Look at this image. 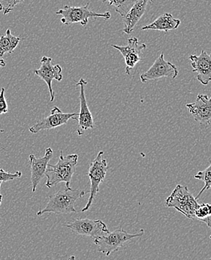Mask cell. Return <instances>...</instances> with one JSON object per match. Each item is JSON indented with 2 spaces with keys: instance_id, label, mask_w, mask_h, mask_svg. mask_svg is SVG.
<instances>
[{
  "instance_id": "cell-4",
  "label": "cell",
  "mask_w": 211,
  "mask_h": 260,
  "mask_svg": "<svg viewBox=\"0 0 211 260\" xmlns=\"http://www.w3.org/2000/svg\"><path fill=\"white\" fill-rule=\"evenodd\" d=\"M145 234V230H142L137 234H129L122 228H118L115 231L109 232L104 236L94 239V244L98 247V251L109 256L113 252L120 250L129 241L135 238L142 237Z\"/></svg>"
},
{
  "instance_id": "cell-26",
  "label": "cell",
  "mask_w": 211,
  "mask_h": 260,
  "mask_svg": "<svg viewBox=\"0 0 211 260\" xmlns=\"http://www.w3.org/2000/svg\"><path fill=\"white\" fill-rule=\"evenodd\" d=\"M6 66V62L5 59H2L0 58V69L3 68V67H5Z\"/></svg>"
},
{
  "instance_id": "cell-21",
  "label": "cell",
  "mask_w": 211,
  "mask_h": 260,
  "mask_svg": "<svg viewBox=\"0 0 211 260\" xmlns=\"http://www.w3.org/2000/svg\"><path fill=\"white\" fill-rule=\"evenodd\" d=\"M195 219L202 221L211 216V205L209 203H203L198 205V208L195 210Z\"/></svg>"
},
{
  "instance_id": "cell-5",
  "label": "cell",
  "mask_w": 211,
  "mask_h": 260,
  "mask_svg": "<svg viewBox=\"0 0 211 260\" xmlns=\"http://www.w3.org/2000/svg\"><path fill=\"white\" fill-rule=\"evenodd\" d=\"M108 172L107 160L104 158V152L99 151L96 157L90 162L87 175L90 181V197L81 211L85 212L93 204L96 194L99 192V186L104 181Z\"/></svg>"
},
{
  "instance_id": "cell-25",
  "label": "cell",
  "mask_w": 211,
  "mask_h": 260,
  "mask_svg": "<svg viewBox=\"0 0 211 260\" xmlns=\"http://www.w3.org/2000/svg\"><path fill=\"white\" fill-rule=\"evenodd\" d=\"M203 222L207 224V226H208L209 228H210L211 230V216L210 217H207V218L205 219V220H203ZM210 239H211V235L210 236Z\"/></svg>"
},
{
  "instance_id": "cell-28",
  "label": "cell",
  "mask_w": 211,
  "mask_h": 260,
  "mask_svg": "<svg viewBox=\"0 0 211 260\" xmlns=\"http://www.w3.org/2000/svg\"><path fill=\"white\" fill-rule=\"evenodd\" d=\"M75 259H76V256H70L69 259H68V260H75Z\"/></svg>"
},
{
  "instance_id": "cell-10",
  "label": "cell",
  "mask_w": 211,
  "mask_h": 260,
  "mask_svg": "<svg viewBox=\"0 0 211 260\" xmlns=\"http://www.w3.org/2000/svg\"><path fill=\"white\" fill-rule=\"evenodd\" d=\"M112 46L118 50L124 58L126 64L125 71L127 75H130L131 71L140 62L142 51L147 47L145 44L140 43L136 37L128 39V45L126 46H118L115 45H112Z\"/></svg>"
},
{
  "instance_id": "cell-12",
  "label": "cell",
  "mask_w": 211,
  "mask_h": 260,
  "mask_svg": "<svg viewBox=\"0 0 211 260\" xmlns=\"http://www.w3.org/2000/svg\"><path fill=\"white\" fill-rule=\"evenodd\" d=\"M62 67L59 65H53L52 58L43 56L41 59V67L38 70H34L33 73L41 79L43 80L48 87L51 100L53 102L55 99V93L52 88V81L56 80L61 81L62 80Z\"/></svg>"
},
{
  "instance_id": "cell-6",
  "label": "cell",
  "mask_w": 211,
  "mask_h": 260,
  "mask_svg": "<svg viewBox=\"0 0 211 260\" xmlns=\"http://www.w3.org/2000/svg\"><path fill=\"white\" fill-rule=\"evenodd\" d=\"M90 3H87L85 6L80 7H73V6H65L63 9H59L56 12L57 15H62L61 22L63 24L71 25L73 23H80L83 26H87L89 18H102L106 20H109L112 17L110 12H106L104 13H96L92 12L89 9Z\"/></svg>"
},
{
  "instance_id": "cell-19",
  "label": "cell",
  "mask_w": 211,
  "mask_h": 260,
  "mask_svg": "<svg viewBox=\"0 0 211 260\" xmlns=\"http://www.w3.org/2000/svg\"><path fill=\"white\" fill-rule=\"evenodd\" d=\"M102 3H108L109 6L115 8L116 12L120 16L124 17L132 7L137 0H101Z\"/></svg>"
},
{
  "instance_id": "cell-20",
  "label": "cell",
  "mask_w": 211,
  "mask_h": 260,
  "mask_svg": "<svg viewBox=\"0 0 211 260\" xmlns=\"http://www.w3.org/2000/svg\"><path fill=\"white\" fill-rule=\"evenodd\" d=\"M195 179L200 180V181H203L204 183V187L201 189L199 193L195 197V200H198L204 191L211 189V162H210V166L207 169L201 171V172H198L195 175Z\"/></svg>"
},
{
  "instance_id": "cell-17",
  "label": "cell",
  "mask_w": 211,
  "mask_h": 260,
  "mask_svg": "<svg viewBox=\"0 0 211 260\" xmlns=\"http://www.w3.org/2000/svg\"><path fill=\"white\" fill-rule=\"evenodd\" d=\"M181 23V20L173 18L171 14L165 13L159 16L151 24L143 26L142 29V30L154 29V30L163 31L165 34H168V31L178 29Z\"/></svg>"
},
{
  "instance_id": "cell-24",
  "label": "cell",
  "mask_w": 211,
  "mask_h": 260,
  "mask_svg": "<svg viewBox=\"0 0 211 260\" xmlns=\"http://www.w3.org/2000/svg\"><path fill=\"white\" fill-rule=\"evenodd\" d=\"M5 88H2L0 91V115L6 114L9 112L7 102H6V95H5Z\"/></svg>"
},
{
  "instance_id": "cell-8",
  "label": "cell",
  "mask_w": 211,
  "mask_h": 260,
  "mask_svg": "<svg viewBox=\"0 0 211 260\" xmlns=\"http://www.w3.org/2000/svg\"><path fill=\"white\" fill-rule=\"evenodd\" d=\"M78 117V113H64L57 106H54L48 117L42 119L30 126L29 131L36 134L42 130L55 129L62 125L66 124L71 119L77 120L76 117Z\"/></svg>"
},
{
  "instance_id": "cell-23",
  "label": "cell",
  "mask_w": 211,
  "mask_h": 260,
  "mask_svg": "<svg viewBox=\"0 0 211 260\" xmlns=\"http://www.w3.org/2000/svg\"><path fill=\"white\" fill-rule=\"evenodd\" d=\"M22 176V172L17 171L15 173H10L6 172L3 169H0V182H6V181H13L16 178H19Z\"/></svg>"
},
{
  "instance_id": "cell-1",
  "label": "cell",
  "mask_w": 211,
  "mask_h": 260,
  "mask_svg": "<svg viewBox=\"0 0 211 260\" xmlns=\"http://www.w3.org/2000/svg\"><path fill=\"white\" fill-rule=\"evenodd\" d=\"M78 155L70 154L64 156L60 150L59 160L55 165L48 164L45 172L47 187L51 188L59 183H65L67 189L71 188L72 179L76 172V166L78 164Z\"/></svg>"
},
{
  "instance_id": "cell-7",
  "label": "cell",
  "mask_w": 211,
  "mask_h": 260,
  "mask_svg": "<svg viewBox=\"0 0 211 260\" xmlns=\"http://www.w3.org/2000/svg\"><path fill=\"white\" fill-rule=\"evenodd\" d=\"M178 69L174 64L165 61L163 53H161L159 57L155 60L152 67L146 72L140 75V81L147 83L148 81H156L162 78H177L178 75Z\"/></svg>"
},
{
  "instance_id": "cell-13",
  "label": "cell",
  "mask_w": 211,
  "mask_h": 260,
  "mask_svg": "<svg viewBox=\"0 0 211 260\" xmlns=\"http://www.w3.org/2000/svg\"><path fill=\"white\" fill-rule=\"evenodd\" d=\"M195 121L204 127L211 126V96L199 93L193 103L186 105Z\"/></svg>"
},
{
  "instance_id": "cell-27",
  "label": "cell",
  "mask_w": 211,
  "mask_h": 260,
  "mask_svg": "<svg viewBox=\"0 0 211 260\" xmlns=\"http://www.w3.org/2000/svg\"><path fill=\"white\" fill-rule=\"evenodd\" d=\"M3 184V182H0V189H1V185ZM3 196H2L1 192H0V205L2 204V202H3Z\"/></svg>"
},
{
  "instance_id": "cell-15",
  "label": "cell",
  "mask_w": 211,
  "mask_h": 260,
  "mask_svg": "<svg viewBox=\"0 0 211 260\" xmlns=\"http://www.w3.org/2000/svg\"><path fill=\"white\" fill-rule=\"evenodd\" d=\"M192 72L197 73V80L203 85L211 81V54L202 50L199 56L190 55Z\"/></svg>"
},
{
  "instance_id": "cell-30",
  "label": "cell",
  "mask_w": 211,
  "mask_h": 260,
  "mask_svg": "<svg viewBox=\"0 0 211 260\" xmlns=\"http://www.w3.org/2000/svg\"><path fill=\"white\" fill-rule=\"evenodd\" d=\"M210 260H211V258H210Z\"/></svg>"
},
{
  "instance_id": "cell-16",
  "label": "cell",
  "mask_w": 211,
  "mask_h": 260,
  "mask_svg": "<svg viewBox=\"0 0 211 260\" xmlns=\"http://www.w3.org/2000/svg\"><path fill=\"white\" fill-rule=\"evenodd\" d=\"M152 3L153 0H137L134 3L129 12L123 17V23L125 24L123 30L124 34L129 35L133 32L134 26L145 15L148 5Z\"/></svg>"
},
{
  "instance_id": "cell-3",
  "label": "cell",
  "mask_w": 211,
  "mask_h": 260,
  "mask_svg": "<svg viewBox=\"0 0 211 260\" xmlns=\"http://www.w3.org/2000/svg\"><path fill=\"white\" fill-rule=\"evenodd\" d=\"M198 200L189 191L187 186L178 184L165 200L168 208H173L184 214L187 218L195 219V212L198 206Z\"/></svg>"
},
{
  "instance_id": "cell-29",
  "label": "cell",
  "mask_w": 211,
  "mask_h": 260,
  "mask_svg": "<svg viewBox=\"0 0 211 260\" xmlns=\"http://www.w3.org/2000/svg\"><path fill=\"white\" fill-rule=\"evenodd\" d=\"M0 11H3V6H2L1 3H0Z\"/></svg>"
},
{
  "instance_id": "cell-11",
  "label": "cell",
  "mask_w": 211,
  "mask_h": 260,
  "mask_svg": "<svg viewBox=\"0 0 211 260\" xmlns=\"http://www.w3.org/2000/svg\"><path fill=\"white\" fill-rule=\"evenodd\" d=\"M87 81L84 78H81L79 81L76 83V86L79 87L80 112L78 113L77 120L78 122L77 128V135L78 136H82L88 129L94 128V121L93 115L89 109L86 99L84 87L87 85Z\"/></svg>"
},
{
  "instance_id": "cell-18",
  "label": "cell",
  "mask_w": 211,
  "mask_h": 260,
  "mask_svg": "<svg viewBox=\"0 0 211 260\" xmlns=\"http://www.w3.org/2000/svg\"><path fill=\"white\" fill-rule=\"evenodd\" d=\"M20 40V37L12 35L11 29H8L6 35L0 37V58L3 57L6 53L12 54L14 50L18 47Z\"/></svg>"
},
{
  "instance_id": "cell-14",
  "label": "cell",
  "mask_w": 211,
  "mask_h": 260,
  "mask_svg": "<svg viewBox=\"0 0 211 260\" xmlns=\"http://www.w3.org/2000/svg\"><path fill=\"white\" fill-rule=\"evenodd\" d=\"M54 151L52 148H48L45 150V156L42 158L36 157L33 154L29 156V167L31 171V183L32 186V192H36L37 186L42 181V178L45 176L47 168L51 158L53 157Z\"/></svg>"
},
{
  "instance_id": "cell-22",
  "label": "cell",
  "mask_w": 211,
  "mask_h": 260,
  "mask_svg": "<svg viewBox=\"0 0 211 260\" xmlns=\"http://www.w3.org/2000/svg\"><path fill=\"white\" fill-rule=\"evenodd\" d=\"M23 2L25 0H0V3L3 6V15L10 13L17 5L23 3Z\"/></svg>"
},
{
  "instance_id": "cell-2",
  "label": "cell",
  "mask_w": 211,
  "mask_h": 260,
  "mask_svg": "<svg viewBox=\"0 0 211 260\" xmlns=\"http://www.w3.org/2000/svg\"><path fill=\"white\" fill-rule=\"evenodd\" d=\"M86 192L81 189H65L59 190L49 197V201L44 209L41 210L37 215L42 216L46 213L57 214H66L77 212L75 204L78 199L82 198Z\"/></svg>"
},
{
  "instance_id": "cell-9",
  "label": "cell",
  "mask_w": 211,
  "mask_h": 260,
  "mask_svg": "<svg viewBox=\"0 0 211 260\" xmlns=\"http://www.w3.org/2000/svg\"><path fill=\"white\" fill-rule=\"evenodd\" d=\"M66 226L78 235L90 236L94 239L109 233L106 224L99 220L77 219L72 223H67Z\"/></svg>"
}]
</instances>
